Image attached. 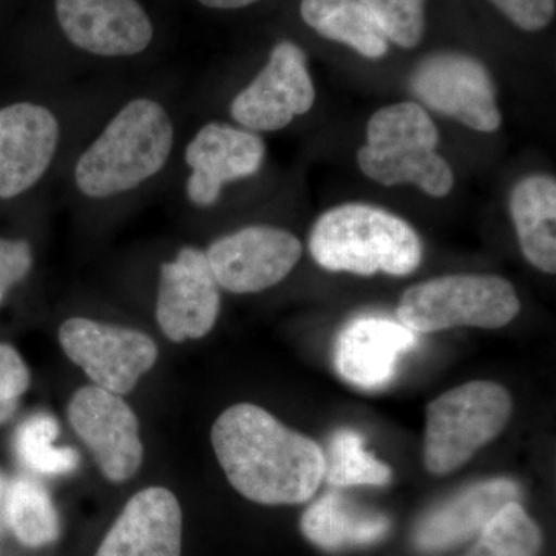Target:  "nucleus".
<instances>
[{"instance_id": "f03ea898", "label": "nucleus", "mask_w": 556, "mask_h": 556, "mask_svg": "<svg viewBox=\"0 0 556 556\" xmlns=\"http://www.w3.org/2000/svg\"><path fill=\"white\" fill-rule=\"evenodd\" d=\"M174 138L166 109L149 98H137L119 110L80 155L76 186L90 199L129 192L166 166Z\"/></svg>"}, {"instance_id": "9b49d317", "label": "nucleus", "mask_w": 556, "mask_h": 556, "mask_svg": "<svg viewBox=\"0 0 556 556\" xmlns=\"http://www.w3.org/2000/svg\"><path fill=\"white\" fill-rule=\"evenodd\" d=\"M316 101L313 79L303 50L283 40L270 51L257 78L237 94L230 115L249 130L285 129L295 116L305 115Z\"/></svg>"}, {"instance_id": "39448f33", "label": "nucleus", "mask_w": 556, "mask_h": 556, "mask_svg": "<svg viewBox=\"0 0 556 556\" xmlns=\"http://www.w3.org/2000/svg\"><path fill=\"white\" fill-rule=\"evenodd\" d=\"M510 393L495 382L473 380L441 394L427 407L424 463L445 477L504 430L511 416Z\"/></svg>"}, {"instance_id": "0eeeda50", "label": "nucleus", "mask_w": 556, "mask_h": 556, "mask_svg": "<svg viewBox=\"0 0 556 556\" xmlns=\"http://www.w3.org/2000/svg\"><path fill=\"white\" fill-rule=\"evenodd\" d=\"M409 91L426 108L470 129L484 134L500 129L495 83L477 58L459 51H434L413 70Z\"/></svg>"}, {"instance_id": "ddd939ff", "label": "nucleus", "mask_w": 556, "mask_h": 556, "mask_svg": "<svg viewBox=\"0 0 556 556\" xmlns=\"http://www.w3.org/2000/svg\"><path fill=\"white\" fill-rule=\"evenodd\" d=\"M56 14L70 42L98 56H135L153 39L137 0H56Z\"/></svg>"}, {"instance_id": "dca6fc26", "label": "nucleus", "mask_w": 556, "mask_h": 556, "mask_svg": "<svg viewBox=\"0 0 556 556\" xmlns=\"http://www.w3.org/2000/svg\"><path fill=\"white\" fill-rule=\"evenodd\" d=\"M417 343V332L383 316H361L348 321L336 343L339 375L362 390H378L391 382L397 364Z\"/></svg>"}, {"instance_id": "423d86ee", "label": "nucleus", "mask_w": 556, "mask_h": 556, "mask_svg": "<svg viewBox=\"0 0 556 556\" xmlns=\"http://www.w3.org/2000/svg\"><path fill=\"white\" fill-rule=\"evenodd\" d=\"M521 309L517 291L506 278L456 274L408 288L399 302V321L424 332L456 327H506Z\"/></svg>"}, {"instance_id": "f257e3e1", "label": "nucleus", "mask_w": 556, "mask_h": 556, "mask_svg": "<svg viewBox=\"0 0 556 556\" xmlns=\"http://www.w3.org/2000/svg\"><path fill=\"white\" fill-rule=\"evenodd\" d=\"M211 439L230 485L252 503H306L324 481V448L257 405L225 409Z\"/></svg>"}, {"instance_id": "20e7f679", "label": "nucleus", "mask_w": 556, "mask_h": 556, "mask_svg": "<svg viewBox=\"0 0 556 556\" xmlns=\"http://www.w3.org/2000/svg\"><path fill=\"white\" fill-rule=\"evenodd\" d=\"M439 131L422 105L399 102L369 119L367 144L357 153L365 177L383 186L413 185L434 199L452 192L455 175L437 152Z\"/></svg>"}, {"instance_id": "b1692460", "label": "nucleus", "mask_w": 556, "mask_h": 556, "mask_svg": "<svg viewBox=\"0 0 556 556\" xmlns=\"http://www.w3.org/2000/svg\"><path fill=\"white\" fill-rule=\"evenodd\" d=\"M60 437V424L49 413H38L17 427L13 445L22 464L36 473L68 475L78 468L79 453L75 448L54 447Z\"/></svg>"}, {"instance_id": "393cba45", "label": "nucleus", "mask_w": 556, "mask_h": 556, "mask_svg": "<svg viewBox=\"0 0 556 556\" xmlns=\"http://www.w3.org/2000/svg\"><path fill=\"white\" fill-rule=\"evenodd\" d=\"M540 529L518 501H511L486 522L477 544L464 556H538Z\"/></svg>"}, {"instance_id": "6ab92c4d", "label": "nucleus", "mask_w": 556, "mask_h": 556, "mask_svg": "<svg viewBox=\"0 0 556 556\" xmlns=\"http://www.w3.org/2000/svg\"><path fill=\"white\" fill-rule=\"evenodd\" d=\"M510 215L522 254L535 268L556 269V181L530 175L511 189Z\"/></svg>"}, {"instance_id": "f8f14e48", "label": "nucleus", "mask_w": 556, "mask_h": 556, "mask_svg": "<svg viewBox=\"0 0 556 556\" xmlns=\"http://www.w3.org/2000/svg\"><path fill=\"white\" fill-rule=\"evenodd\" d=\"M219 314V287L206 252L186 247L160 270L156 320L175 343L204 338Z\"/></svg>"}, {"instance_id": "412c9836", "label": "nucleus", "mask_w": 556, "mask_h": 556, "mask_svg": "<svg viewBox=\"0 0 556 556\" xmlns=\"http://www.w3.org/2000/svg\"><path fill=\"white\" fill-rule=\"evenodd\" d=\"M300 14L318 35L345 43L368 60L388 53L386 33L361 0H302Z\"/></svg>"}, {"instance_id": "a878e982", "label": "nucleus", "mask_w": 556, "mask_h": 556, "mask_svg": "<svg viewBox=\"0 0 556 556\" xmlns=\"http://www.w3.org/2000/svg\"><path fill=\"white\" fill-rule=\"evenodd\" d=\"M387 39L402 49H415L426 33V0H361Z\"/></svg>"}, {"instance_id": "cd10ccee", "label": "nucleus", "mask_w": 556, "mask_h": 556, "mask_svg": "<svg viewBox=\"0 0 556 556\" xmlns=\"http://www.w3.org/2000/svg\"><path fill=\"white\" fill-rule=\"evenodd\" d=\"M508 21L525 31H540L554 20L556 0H490Z\"/></svg>"}, {"instance_id": "4be33fe9", "label": "nucleus", "mask_w": 556, "mask_h": 556, "mask_svg": "<svg viewBox=\"0 0 556 556\" xmlns=\"http://www.w3.org/2000/svg\"><path fill=\"white\" fill-rule=\"evenodd\" d=\"M5 517L11 532L24 546H50L61 535L56 507L49 492L33 479L17 478L10 485Z\"/></svg>"}, {"instance_id": "2eb2a0df", "label": "nucleus", "mask_w": 556, "mask_h": 556, "mask_svg": "<svg viewBox=\"0 0 556 556\" xmlns=\"http://www.w3.org/2000/svg\"><path fill=\"white\" fill-rule=\"evenodd\" d=\"M60 123L43 105L17 102L0 109V199L31 189L49 169Z\"/></svg>"}, {"instance_id": "1a4fd4ad", "label": "nucleus", "mask_w": 556, "mask_h": 556, "mask_svg": "<svg viewBox=\"0 0 556 556\" xmlns=\"http://www.w3.org/2000/svg\"><path fill=\"white\" fill-rule=\"evenodd\" d=\"M68 422L110 482L121 484L137 475L144 447L138 417L123 396L83 387L70 401Z\"/></svg>"}, {"instance_id": "f3484780", "label": "nucleus", "mask_w": 556, "mask_h": 556, "mask_svg": "<svg viewBox=\"0 0 556 556\" xmlns=\"http://www.w3.org/2000/svg\"><path fill=\"white\" fill-rule=\"evenodd\" d=\"M182 511L164 486L131 497L94 556H181Z\"/></svg>"}, {"instance_id": "c756f323", "label": "nucleus", "mask_w": 556, "mask_h": 556, "mask_svg": "<svg viewBox=\"0 0 556 556\" xmlns=\"http://www.w3.org/2000/svg\"><path fill=\"white\" fill-rule=\"evenodd\" d=\"M199 2L201 5L208 7V9L236 10L252 5L258 0H199Z\"/></svg>"}, {"instance_id": "aec40b11", "label": "nucleus", "mask_w": 556, "mask_h": 556, "mask_svg": "<svg viewBox=\"0 0 556 556\" xmlns=\"http://www.w3.org/2000/svg\"><path fill=\"white\" fill-rule=\"evenodd\" d=\"M390 521L340 493L321 496L303 514L302 532L325 551L368 546L387 535Z\"/></svg>"}, {"instance_id": "7ed1b4c3", "label": "nucleus", "mask_w": 556, "mask_h": 556, "mask_svg": "<svg viewBox=\"0 0 556 556\" xmlns=\"http://www.w3.org/2000/svg\"><path fill=\"white\" fill-rule=\"evenodd\" d=\"M309 251L317 265L357 276H408L419 268L422 241L405 219L369 204H343L314 223Z\"/></svg>"}, {"instance_id": "5701e85b", "label": "nucleus", "mask_w": 556, "mask_h": 556, "mask_svg": "<svg viewBox=\"0 0 556 556\" xmlns=\"http://www.w3.org/2000/svg\"><path fill=\"white\" fill-rule=\"evenodd\" d=\"M324 481L332 486L387 485L391 468L367 452L358 431L340 428L324 450Z\"/></svg>"}, {"instance_id": "6e6552de", "label": "nucleus", "mask_w": 556, "mask_h": 556, "mask_svg": "<svg viewBox=\"0 0 556 556\" xmlns=\"http://www.w3.org/2000/svg\"><path fill=\"white\" fill-rule=\"evenodd\" d=\"M60 343L94 386L118 396L129 394L159 361V346L146 332L90 318L65 320Z\"/></svg>"}, {"instance_id": "bb28decb", "label": "nucleus", "mask_w": 556, "mask_h": 556, "mask_svg": "<svg viewBox=\"0 0 556 556\" xmlns=\"http://www.w3.org/2000/svg\"><path fill=\"white\" fill-rule=\"evenodd\" d=\"M30 388V369L7 343H0V426L16 413L20 399Z\"/></svg>"}, {"instance_id": "a211bd4d", "label": "nucleus", "mask_w": 556, "mask_h": 556, "mask_svg": "<svg viewBox=\"0 0 556 556\" xmlns=\"http://www.w3.org/2000/svg\"><path fill=\"white\" fill-rule=\"evenodd\" d=\"M519 486L507 478L489 479L467 486L427 515L416 527L415 543L428 554L448 551L479 535L497 511L518 501Z\"/></svg>"}, {"instance_id": "9d476101", "label": "nucleus", "mask_w": 556, "mask_h": 556, "mask_svg": "<svg viewBox=\"0 0 556 556\" xmlns=\"http://www.w3.org/2000/svg\"><path fill=\"white\" fill-rule=\"evenodd\" d=\"M206 257L218 287L233 294H252L289 276L302 257V243L285 229L248 226L214 241Z\"/></svg>"}, {"instance_id": "c85d7f7f", "label": "nucleus", "mask_w": 556, "mask_h": 556, "mask_svg": "<svg viewBox=\"0 0 556 556\" xmlns=\"http://www.w3.org/2000/svg\"><path fill=\"white\" fill-rule=\"evenodd\" d=\"M31 247L25 240L0 239V303L7 292L30 273Z\"/></svg>"}, {"instance_id": "4468645a", "label": "nucleus", "mask_w": 556, "mask_h": 556, "mask_svg": "<svg viewBox=\"0 0 556 556\" xmlns=\"http://www.w3.org/2000/svg\"><path fill=\"white\" fill-rule=\"evenodd\" d=\"M266 146L254 131L223 123L201 127L186 149L192 174L186 185L189 200L201 207L217 203L223 186L257 174Z\"/></svg>"}]
</instances>
